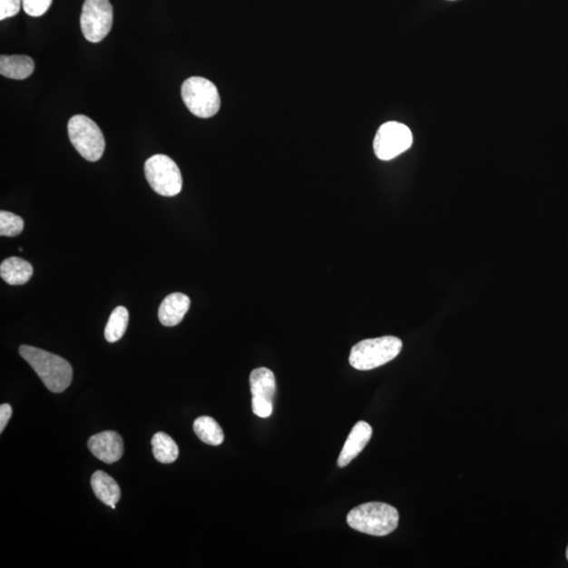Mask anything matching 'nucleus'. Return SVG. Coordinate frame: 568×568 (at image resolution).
I'll list each match as a JSON object with an SVG mask.
<instances>
[{"label":"nucleus","mask_w":568,"mask_h":568,"mask_svg":"<svg viewBox=\"0 0 568 568\" xmlns=\"http://www.w3.org/2000/svg\"><path fill=\"white\" fill-rule=\"evenodd\" d=\"M19 355L29 363L52 393H63L70 387L73 369L62 357L30 346L19 348Z\"/></svg>","instance_id":"obj_1"},{"label":"nucleus","mask_w":568,"mask_h":568,"mask_svg":"<svg viewBox=\"0 0 568 568\" xmlns=\"http://www.w3.org/2000/svg\"><path fill=\"white\" fill-rule=\"evenodd\" d=\"M348 524L363 534L383 537L393 533L399 524V513L392 505L369 502L358 505L348 514Z\"/></svg>","instance_id":"obj_2"},{"label":"nucleus","mask_w":568,"mask_h":568,"mask_svg":"<svg viewBox=\"0 0 568 568\" xmlns=\"http://www.w3.org/2000/svg\"><path fill=\"white\" fill-rule=\"evenodd\" d=\"M401 349L402 341L394 336L362 340L353 347L349 365L358 371H371L395 359Z\"/></svg>","instance_id":"obj_3"},{"label":"nucleus","mask_w":568,"mask_h":568,"mask_svg":"<svg viewBox=\"0 0 568 568\" xmlns=\"http://www.w3.org/2000/svg\"><path fill=\"white\" fill-rule=\"evenodd\" d=\"M70 142L85 161L101 160L105 149L104 136L101 128L91 118L75 115L68 124Z\"/></svg>","instance_id":"obj_4"},{"label":"nucleus","mask_w":568,"mask_h":568,"mask_svg":"<svg viewBox=\"0 0 568 568\" xmlns=\"http://www.w3.org/2000/svg\"><path fill=\"white\" fill-rule=\"evenodd\" d=\"M181 96L191 114L213 117L220 109V96L216 85L203 77H191L183 83Z\"/></svg>","instance_id":"obj_5"},{"label":"nucleus","mask_w":568,"mask_h":568,"mask_svg":"<svg viewBox=\"0 0 568 568\" xmlns=\"http://www.w3.org/2000/svg\"><path fill=\"white\" fill-rule=\"evenodd\" d=\"M145 178L157 194L173 197L182 190V176L176 162L167 155L157 154L144 164Z\"/></svg>","instance_id":"obj_6"},{"label":"nucleus","mask_w":568,"mask_h":568,"mask_svg":"<svg viewBox=\"0 0 568 568\" xmlns=\"http://www.w3.org/2000/svg\"><path fill=\"white\" fill-rule=\"evenodd\" d=\"M113 25V6L110 0H85L81 26L88 42L97 44L108 36Z\"/></svg>","instance_id":"obj_7"},{"label":"nucleus","mask_w":568,"mask_h":568,"mask_svg":"<svg viewBox=\"0 0 568 568\" xmlns=\"http://www.w3.org/2000/svg\"><path fill=\"white\" fill-rule=\"evenodd\" d=\"M413 144V134L406 125L389 122L382 124L374 140V152L380 161H392Z\"/></svg>","instance_id":"obj_8"},{"label":"nucleus","mask_w":568,"mask_h":568,"mask_svg":"<svg viewBox=\"0 0 568 568\" xmlns=\"http://www.w3.org/2000/svg\"><path fill=\"white\" fill-rule=\"evenodd\" d=\"M250 392H252L253 413L260 418H268L273 413L276 394V378L270 369L260 367L250 376Z\"/></svg>","instance_id":"obj_9"},{"label":"nucleus","mask_w":568,"mask_h":568,"mask_svg":"<svg viewBox=\"0 0 568 568\" xmlns=\"http://www.w3.org/2000/svg\"><path fill=\"white\" fill-rule=\"evenodd\" d=\"M89 450L95 457L107 465L114 464L122 457L123 441L122 436L107 431L92 436L88 441Z\"/></svg>","instance_id":"obj_10"},{"label":"nucleus","mask_w":568,"mask_h":568,"mask_svg":"<svg viewBox=\"0 0 568 568\" xmlns=\"http://www.w3.org/2000/svg\"><path fill=\"white\" fill-rule=\"evenodd\" d=\"M372 426L366 421H359L348 435L338 459V466H348L358 455L371 440Z\"/></svg>","instance_id":"obj_11"},{"label":"nucleus","mask_w":568,"mask_h":568,"mask_svg":"<svg viewBox=\"0 0 568 568\" xmlns=\"http://www.w3.org/2000/svg\"><path fill=\"white\" fill-rule=\"evenodd\" d=\"M190 306L191 300L187 295L182 293L171 294L162 301L160 310H158V318L164 327H175L183 320Z\"/></svg>","instance_id":"obj_12"},{"label":"nucleus","mask_w":568,"mask_h":568,"mask_svg":"<svg viewBox=\"0 0 568 568\" xmlns=\"http://www.w3.org/2000/svg\"><path fill=\"white\" fill-rule=\"evenodd\" d=\"M91 486L95 496L105 505L111 506L115 510L116 504L122 497L121 487L117 482L108 474L103 471H97L92 475Z\"/></svg>","instance_id":"obj_13"},{"label":"nucleus","mask_w":568,"mask_h":568,"mask_svg":"<svg viewBox=\"0 0 568 568\" xmlns=\"http://www.w3.org/2000/svg\"><path fill=\"white\" fill-rule=\"evenodd\" d=\"M35 64L33 59L26 55H2L0 56V74L6 78L24 81L32 75Z\"/></svg>","instance_id":"obj_14"},{"label":"nucleus","mask_w":568,"mask_h":568,"mask_svg":"<svg viewBox=\"0 0 568 568\" xmlns=\"http://www.w3.org/2000/svg\"><path fill=\"white\" fill-rule=\"evenodd\" d=\"M32 275L31 264L19 257H11L0 266V276L10 286H23L32 279Z\"/></svg>","instance_id":"obj_15"},{"label":"nucleus","mask_w":568,"mask_h":568,"mask_svg":"<svg viewBox=\"0 0 568 568\" xmlns=\"http://www.w3.org/2000/svg\"><path fill=\"white\" fill-rule=\"evenodd\" d=\"M194 432L197 437L209 446H220L224 440L222 428L213 418L208 416L197 418L194 422Z\"/></svg>","instance_id":"obj_16"},{"label":"nucleus","mask_w":568,"mask_h":568,"mask_svg":"<svg viewBox=\"0 0 568 568\" xmlns=\"http://www.w3.org/2000/svg\"><path fill=\"white\" fill-rule=\"evenodd\" d=\"M152 446H153L155 459L161 464H173L180 455L176 442L164 433L154 435L153 439H152Z\"/></svg>","instance_id":"obj_17"},{"label":"nucleus","mask_w":568,"mask_h":568,"mask_svg":"<svg viewBox=\"0 0 568 568\" xmlns=\"http://www.w3.org/2000/svg\"><path fill=\"white\" fill-rule=\"evenodd\" d=\"M128 323V309L123 307H117L113 312H112L107 327H105V339L111 343L121 340L125 331H127Z\"/></svg>","instance_id":"obj_18"},{"label":"nucleus","mask_w":568,"mask_h":568,"mask_svg":"<svg viewBox=\"0 0 568 568\" xmlns=\"http://www.w3.org/2000/svg\"><path fill=\"white\" fill-rule=\"evenodd\" d=\"M24 222L19 217L6 211L0 212V235L5 237H15L24 230Z\"/></svg>","instance_id":"obj_19"},{"label":"nucleus","mask_w":568,"mask_h":568,"mask_svg":"<svg viewBox=\"0 0 568 568\" xmlns=\"http://www.w3.org/2000/svg\"><path fill=\"white\" fill-rule=\"evenodd\" d=\"M53 0H23V8L32 17L43 16L50 9Z\"/></svg>","instance_id":"obj_20"},{"label":"nucleus","mask_w":568,"mask_h":568,"mask_svg":"<svg viewBox=\"0 0 568 568\" xmlns=\"http://www.w3.org/2000/svg\"><path fill=\"white\" fill-rule=\"evenodd\" d=\"M23 0H0V21L18 15Z\"/></svg>","instance_id":"obj_21"},{"label":"nucleus","mask_w":568,"mask_h":568,"mask_svg":"<svg viewBox=\"0 0 568 568\" xmlns=\"http://www.w3.org/2000/svg\"><path fill=\"white\" fill-rule=\"evenodd\" d=\"M12 413L13 409L8 403L0 406V433H3L5 427L8 425Z\"/></svg>","instance_id":"obj_22"},{"label":"nucleus","mask_w":568,"mask_h":568,"mask_svg":"<svg viewBox=\"0 0 568 568\" xmlns=\"http://www.w3.org/2000/svg\"><path fill=\"white\" fill-rule=\"evenodd\" d=\"M566 558H567V561H568V546H567V550H566Z\"/></svg>","instance_id":"obj_23"}]
</instances>
